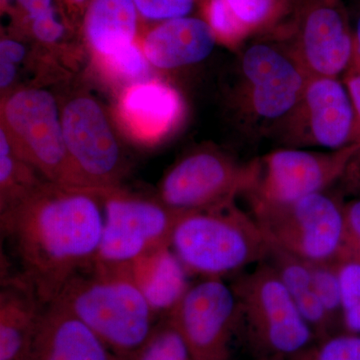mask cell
Listing matches in <instances>:
<instances>
[{
  "label": "cell",
  "instance_id": "obj_1",
  "mask_svg": "<svg viewBox=\"0 0 360 360\" xmlns=\"http://www.w3.org/2000/svg\"><path fill=\"white\" fill-rule=\"evenodd\" d=\"M0 215L20 278L44 307L96 262L104 225L101 191L44 181Z\"/></svg>",
  "mask_w": 360,
  "mask_h": 360
},
{
  "label": "cell",
  "instance_id": "obj_2",
  "mask_svg": "<svg viewBox=\"0 0 360 360\" xmlns=\"http://www.w3.org/2000/svg\"><path fill=\"white\" fill-rule=\"evenodd\" d=\"M56 304L84 322L115 354L134 359L153 328L155 312L130 266L94 262L66 283Z\"/></svg>",
  "mask_w": 360,
  "mask_h": 360
},
{
  "label": "cell",
  "instance_id": "obj_3",
  "mask_svg": "<svg viewBox=\"0 0 360 360\" xmlns=\"http://www.w3.org/2000/svg\"><path fill=\"white\" fill-rule=\"evenodd\" d=\"M189 274L224 278L269 257L270 243L257 220L236 200L184 212L170 240Z\"/></svg>",
  "mask_w": 360,
  "mask_h": 360
},
{
  "label": "cell",
  "instance_id": "obj_4",
  "mask_svg": "<svg viewBox=\"0 0 360 360\" xmlns=\"http://www.w3.org/2000/svg\"><path fill=\"white\" fill-rule=\"evenodd\" d=\"M238 300L239 338L255 360H290L316 342L274 267L265 260L231 284Z\"/></svg>",
  "mask_w": 360,
  "mask_h": 360
},
{
  "label": "cell",
  "instance_id": "obj_5",
  "mask_svg": "<svg viewBox=\"0 0 360 360\" xmlns=\"http://www.w3.org/2000/svg\"><path fill=\"white\" fill-rule=\"evenodd\" d=\"M270 245L307 262H336L342 250L345 203L322 193L285 205L250 202Z\"/></svg>",
  "mask_w": 360,
  "mask_h": 360
},
{
  "label": "cell",
  "instance_id": "obj_6",
  "mask_svg": "<svg viewBox=\"0 0 360 360\" xmlns=\"http://www.w3.org/2000/svg\"><path fill=\"white\" fill-rule=\"evenodd\" d=\"M2 123L16 155L46 181L78 187L53 94L41 89L15 92L2 105Z\"/></svg>",
  "mask_w": 360,
  "mask_h": 360
},
{
  "label": "cell",
  "instance_id": "obj_7",
  "mask_svg": "<svg viewBox=\"0 0 360 360\" xmlns=\"http://www.w3.org/2000/svg\"><path fill=\"white\" fill-rule=\"evenodd\" d=\"M359 148V142L326 153L276 149L250 162V184L245 194L250 202L285 205L326 191L345 174Z\"/></svg>",
  "mask_w": 360,
  "mask_h": 360
},
{
  "label": "cell",
  "instance_id": "obj_8",
  "mask_svg": "<svg viewBox=\"0 0 360 360\" xmlns=\"http://www.w3.org/2000/svg\"><path fill=\"white\" fill-rule=\"evenodd\" d=\"M101 194L104 225L96 264L130 266L149 251L170 246L184 212H175L160 200L131 195L120 187L101 191Z\"/></svg>",
  "mask_w": 360,
  "mask_h": 360
},
{
  "label": "cell",
  "instance_id": "obj_9",
  "mask_svg": "<svg viewBox=\"0 0 360 360\" xmlns=\"http://www.w3.org/2000/svg\"><path fill=\"white\" fill-rule=\"evenodd\" d=\"M71 167L82 188H118L127 160L101 104L89 96L70 98L61 110Z\"/></svg>",
  "mask_w": 360,
  "mask_h": 360
},
{
  "label": "cell",
  "instance_id": "obj_10",
  "mask_svg": "<svg viewBox=\"0 0 360 360\" xmlns=\"http://www.w3.org/2000/svg\"><path fill=\"white\" fill-rule=\"evenodd\" d=\"M169 321L188 347L191 360H229L239 336L238 300L222 278L191 284L170 311Z\"/></svg>",
  "mask_w": 360,
  "mask_h": 360
},
{
  "label": "cell",
  "instance_id": "obj_11",
  "mask_svg": "<svg viewBox=\"0 0 360 360\" xmlns=\"http://www.w3.org/2000/svg\"><path fill=\"white\" fill-rule=\"evenodd\" d=\"M239 63L245 115L278 127L302 99L309 75L288 47L264 42L248 46Z\"/></svg>",
  "mask_w": 360,
  "mask_h": 360
},
{
  "label": "cell",
  "instance_id": "obj_12",
  "mask_svg": "<svg viewBox=\"0 0 360 360\" xmlns=\"http://www.w3.org/2000/svg\"><path fill=\"white\" fill-rule=\"evenodd\" d=\"M251 165L203 149L179 160L160 184V200L179 212L206 210L236 200L250 187Z\"/></svg>",
  "mask_w": 360,
  "mask_h": 360
},
{
  "label": "cell",
  "instance_id": "obj_13",
  "mask_svg": "<svg viewBox=\"0 0 360 360\" xmlns=\"http://www.w3.org/2000/svg\"><path fill=\"white\" fill-rule=\"evenodd\" d=\"M357 120L347 85L335 77H310L300 103L278 127L288 148L338 150L359 143Z\"/></svg>",
  "mask_w": 360,
  "mask_h": 360
},
{
  "label": "cell",
  "instance_id": "obj_14",
  "mask_svg": "<svg viewBox=\"0 0 360 360\" xmlns=\"http://www.w3.org/2000/svg\"><path fill=\"white\" fill-rule=\"evenodd\" d=\"M290 49L309 77L338 78L352 63L354 41L338 11L319 6L307 14Z\"/></svg>",
  "mask_w": 360,
  "mask_h": 360
},
{
  "label": "cell",
  "instance_id": "obj_15",
  "mask_svg": "<svg viewBox=\"0 0 360 360\" xmlns=\"http://www.w3.org/2000/svg\"><path fill=\"white\" fill-rule=\"evenodd\" d=\"M110 348L56 303L44 307L25 360H115Z\"/></svg>",
  "mask_w": 360,
  "mask_h": 360
},
{
  "label": "cell",
  "instance_id": "obj_16",
  "mask_svg": "<svg viewBox=\"0 0 360 360\" xmlns=\"http://www.w3.org/2000/svg\"><path fill=\"white\" fill-rule=\"evenodd\" d=\"M117 115L123 129L131 137L153 143L179 122L182 101L176 90L163 82H136L123 94Z\"/></svg>",
  "mask_w": 360,
  "mask_h": 360
},
{
  "label": "cell",
  "instance_id": "obj_17",
  "mask_svg": "<svg viewBox=\"0 0 360 360\" xmlns=\"http://www.w3.org/2000/svg\"><path fill=\"white\" fill-rule=\"evenodd\" d=\"M217 39L207 21L184 16L156 26L146 37L142 51L155 68L174 70L205 60Z\"/></svg>",
  "mask_w": 360,
  "mask_h": 360
},
{
  "label": "cell",
  "instance_id": "obj_18",
  "mask_svg": "<svg viewBox=\"0 0 360 360\" xmlns=\"http://www.w3.org/2000/svg\"><path fill=\"white\" fill-rule=\"evenodd\" d=\"M44 305L22 279L4 284L0 295V360H25Z\"/></svg>",
  "mask_w": 360,
  "mask_h": 360
},
{
  "label": "cell",
  "instance_id": "obj_19",
  "mask_svg": "<svg viewBox=\"0 0 360 360\" xmlns=\"http://www.w3.org/2000/svg\"><path fill=\"white\" fill-rule=\"evenodd\" d=\"M130 269L155 314H170L191 286L188 272L170 246L149 251L135 260Z\"/></svg>",
  "mask_w": 360,
  "mask_h": 360
},
{
  "label": "cell",
  "instance_id": "obj_20",
  "mask_svg": "<svg viewBox=\"0 0 360 360\" xmlns=\"http://www.w3.org/2000/svg\"><path fill=\"white\" fill-rule=\"evenodd\" d=\"M136 28L134 0H91L85 14V37L101 60L134 44Z\"/></svg>",
  "mask_w": 360,
  "mask_h": 360
},
{
  "label": "cell",
  "instance_id": "obj_21",
  "mask_svg": "<svg viewBox=\"0 0 360 360\" xmlns=\"http://www.w3.org/2000/svg\"><path fill=\"white\" fill-rule=\"evenodd\" d=\"M266 262L276 270L316 340L336 335L315 291L307 262L272 245Z\"/></svg>",
  "mask_w": 360,
  "mask_h": 360
},
{
  "label": "cell",
  "instance_id": "obj_22",
  "mask_svg": "<svg viewBox=\"0 0 360 360\" xmlns=\"http://www.w3.org/2000/svg\"><path fill=\"white\" fill-rule=\"evenodd\" d=\"M37 172L14 151L6 129H0V212L22 200L42 184Z\"/></svg>",
  "mask_w": 360,
  "mask_h": 360
},
{
  "label": "cell",
  "instance_id": "obj_23",
  "mask_svg": "<svg viewBox=\"0 0 360 360\" xmlns=\"http://www.w3.org/2000/svg\"><path fill=\"white\" fill-rule=\"evenodd\" d=\"M315 291L336 333H341L343 302L335 262H307Z\"/></svg>",
  "mask_w": 360,
  "mask_h": 360
},
{
  "label": "cell",
  "instance_id": "obj_24",
  "mask_svg": "<svg viewBox=\"0 0 360 360\" xmlns=\"http://www.w3.org/2000/svg\"><path fill=\"white\" fill-rule=\"evenodd\" d=\"M134 360H191L182 335L168 319L155 329Z\"/></svg>",
  "mask_w": 360,
  "mask_h": 360
},
{
  "label": "cell",
  "instance_id": "obj_25",
  "mask_svg": "<svg viewBox=\"0 0 360 360\" xmlns=\"http://www.w3.org/2000/svg\"><path fill=\"white\" fill-rule=\"evenodd\" d=\"M290 360H360V335L336 333L317 340Z\"/></svg>",
  "mask_w": 360,
  "mask_h": 360
},
{
  "label": "cell",
  "instance_id": "obj_26",
  "mask_svg": "<svg viewBox=\"0 0 360 360\" xmlns=\"http://www.w3.org/2000/svg\"><path fill=\"white\" fill-rule=\"evenodd\" d=\"M207 20L217 39L226 44H236L250 32L236 18L227 0H210Z\"/></svg>",
  "mask_w": 360,
  "mask_h": 360
},
{
  "label": "cell",
  "instance_id": "obj_27",
  "mask_svg": "<svg viewBox=\"0 0 360 360\" xmlns=\"http://www.w3.org/2000/svg\"><path fill=\"white\" fill-rule=\"evenodd\" d=\"M101 61L108 71L123 79H139L148 70V59L143 51L135 44Z\"/></svg>",
  "mask_w": 360,
  "mask_h": 360
},
{
  "label": "cell",
  "instance_id": "obj_28",
  "mask_svg": "<svg viewBox=\"0 0 360 360\" xmlns=\"http://www.w3.org/2000/svg\"><path fill=\"white\" fill-rule=\"evenodd\" d=\"M227 2L248 30L266 22L277 6V0H227Z\"/></svg>",
  "mask_w": 360,
  "mask_h": 360
},
{
  "label": "cell",
  "instance_id": "obj_29",
  "mask_svg": "<svg viewBox=\"0 0 360 360\" xmlns=\"http://www.w3.org/2000/svg\"><path fill=\"white\" fill-rule=\"evenodd\" d=\"M137 11L148 20H170L184 18L193 0H134Z\"/></svg>",
  "mask_w": 360,
  "mask_h": 360
},
{
  "label": "cell",
  "instance_id": "obj_30",
  "mask_svg": "<svg viewBox=\"0 0 360 360\" xmlns=\"http://www.w3.org/2000/svg\"><path fill=\"white\" fill-rule=\"evenodd\" d=\"M360 262V198L345 203V234L338 259Z\"/></svg>",
  "mask_w": 360,
  "mask_h": 360
},
{
  "label": "cell",
  "instance_id": "obj_31",
  "mask_svg": "<svg viewBox=\"0 0 360 360\" xmlns=\"http://www.w3.org/2000/svg\"><path fill=\"white\" fill-rule=\"evenodd\" d=\"M335 262L345 310L360 302V262L342 258Z\"/></svg>",
  "mask_w": 360,
  "mask_h": 360
},
{
  "label": "cell",
  "instance_id": "obj_32",
  "mask_svg": "<svg viewBox=\"0 0 360 360\" xmlns=\"http://www.w3.org/2000/svg\"><path fill=\"white\" fill-rule=\"evenodd\" d=\"M32 27L34 37L44 44H54L65 34V26L56 18L53 8L33 18Z\"/></svg>",
  "mask_w": 360,
  "mask_h": 360
},
{
  "label": "cell",
  "instance_id": "obj_33",
  "mask_svg": "<svg viewBox=\"0 0 360 360\" xmlns=\"http://www.w3.org/2000/svg\"><path fill=\"white\" fill-rule=\"evenodd\" d=\"M26 56V49L20 42L13 39H2L0 42V60L20 63Z\"/></svg>",
  "mask_w": 360,
  "mask_h": 360
},
{
  "label": "cell",
  "instance_id": "obj_34",
  "mask_svg": "<svg viewBox=\"0 0 360 360\" xmlns=\"http://www.w3.org/2000/svg\"><path fill=\"white\" fill-rule=\"evenodd\" d=\"M345 84L347 85L348 92H349L350 98L355 113H356L357 120L360 122V68L354 65L352 70L348 71L347 77H345Z\"/></svg>",
  "mask_w": 360,
  "mask_h": 360
},
{
  "label": "cell",
  "instance_id": "obj_35",
  "mask_svg": "<svg viewBox=\"0 0 360 360\" xmlns=\"http://www.w3.org/2000/svg\"><path fill=\"white\" fill-rule=\"evenodd\" d=\"M341 333L360 335V302L343 310Z\"/></svg>",
  "mask_w": 360,
  "mask_h": 360
},
{
  "label": "cell",
  "instance_id": "obj_36",
  "mask_svg": "<svg viewBox=\"0 0 360 360\" xmlns=\"http://www.w3.org/2000/svg\"><path fill=\"white\" fill-rule=\"evenodd\" d=\"M18 1L32 20L53 8L52 0H18Z\"/></svg>",
  "mask_w": 360,
  "mask_h": 360
},
{
  "label": "cell",
  "instance_id": "obj_37",
  "mask_svg": "<svg viewBox=\"0 0 360 360\" xmlns=\"http://www.w3.org/2000/svg\"><path fill=\"white\" fill-rule=\"evenodd\" d=\"M15 65L6 60H0V87L6 89L9 86L15 78Z\"/></svg>",
  "mask_w": 360,
  "mask_h": 360
},
{
  "label": "cell",
  "instance_id": "obj_38",
  "mask_svg": "<svg viewBox=\"0 0 360 360\" xmlns=\"http://www.w3.org/2000/svg\"><path fill=\"white\" fill-rule=\"evenodd\" d=\"M354 41V60L355 66L360 68V16L357 21L356 32H355Z\"/></svg>",
  "mask_w": 360,
  "mask_h": 360
},
{
  "label": "cell",
  "instance_id": "obj_39",
  "mask_svg": "<svg viewBox=\"0 0 360 360\" xmlns=\"http://www.w3.org/2000/svg\"><path fill=\"white\" fill-rule=\"evenodd\" d=\"M68 1L71 2L72 4H75V6H82L87 0H68Z\"/></svg>",
  "mask_w": 360,
  "mask_h": 360
},
{
  "label": "cell",
  "instance_id": "obj_40",
  "mask_svg": "<svg viewBox=\"0 0 360 360\" xmlns=\"http://www.w3.org/2000/svg\"><path fill=\"white\" fill-rule=\"evenodd\" d=\"M360 143V142H359ZM357 153L360 155V146L359 148V151H357ZM357 170H359V172H357V176H354V179H357V181H359V186H360V156H359V168H357Z\"/></svg>",
  "mask_w": 360,
  "mask_h": 360
}]
</instances>
